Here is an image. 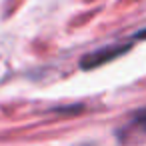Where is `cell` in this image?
Returning <instances> with one entry per match:
<instances>
[{
    "label": "cell",
    "instance_id": "obj_2",
    "mask_svg": "<svg viewBox=\"0 0 146 146\" xmlns=\"http://www.w3.org/2000/svg\"><path fill=\"white\" fill-rule=\"evenodd\" d=\"M120 140L128 142L134 136H146V110H138L136 114H132V118L128 120V124L118 132Z\"/></svg>",
    "mask_w": 146,
    "mask_h": 146
},
{
    "label": "cell",
    "instance_id": "obj_3",
    "mask_svg": "<svg viewBox=\"0 0 146 146\" xmlns=\"http://www.w3.org/2000/svg\"><path fill=\"white\" fill-rule=\"evenodd\" d=\"M134 40H146V28H142V30H138L134 36H132Z\"/></svg>",
    "mask_w": 146,
    "mask_h": 146
},
{
    "label": "cell",
    "instance_id": "obj_1",
    "mask_svg": "<svg viewBox=\"0 0 146 146\" xmlns=\"http://www.w3.org/2000/svg\"><path fill=\"white\" fill-rule=\"evenodd\" d=\"M130 48H132L130 42L104 46V48H100V50H94V52L86 54V56L80 60V68H84V70H92V68L102 66V64H106V62H110V60H114V58H120V56L126 54Z\"/></svg>",
    "mask_w": 146,
    "mask_h": 146
}]
</instances>
